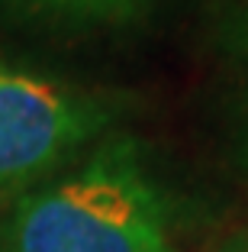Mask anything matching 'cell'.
Instances as JSON below:
<instances>
[{
  "instance_id": "3",
  "label": "cell",
  "mask_w": 248,
  "mask_h": 252,
  "mask_svg": "<svg viewBox=\"0 0 248 252\" xmlns=\"http://www.w3.org/2000/svg\"><path fill=\"white\" fill-rule=\"evenodd\" d=\"M29 3L55 10V13H74V16H126L142 0H29Z\"/></svg>"
},
{
  "instance_id": "2",
  "label": "cell",
  "mask_w": 248,
  "mask_h": 252,
  "mask_svg": "<svg viewBox=\"0 0 248 252\" xmlns=\"http://www.w3.org/2000/svg\"><path fill=\"white\" fill-rule=\"evenodd\" d=\"M100 123L103 113L90 100L0 65V197L36 185Z\"/></svg>"
},
{
  "instance_id": "1",
  "label": "cell",
  "mask_w": 248,
  "mask_h": 252,
  "mask_svg": "<svg viewBox=\"0 0 248 252\" xmlns=\"http://www.w3.org/2000/svg\"><path fill=\"white\" fill-rule=\"evenodd\" d=\"M0 252H177L165 204L126 142L81 171L26 191L0 220Z\"/></svg>"
}]
</instances>
